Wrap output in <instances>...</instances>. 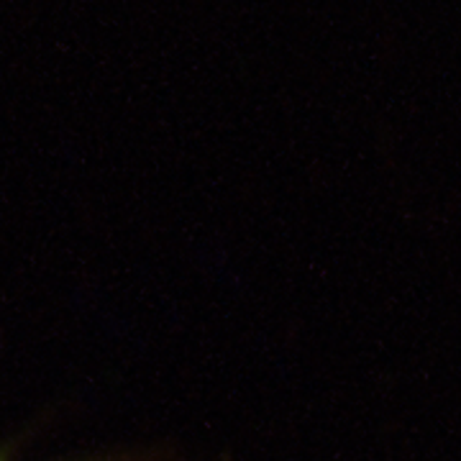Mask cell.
<instances>
[{
	"label": "cell",
	"instance_id": "1",
	"mask_svg": "<svg viewBox=\"0 0 461 461\" xmlns=\"http://www.w3.org/2000/svg\"><path fill=\"white\" fill-rule=\"evenodd\" d=\"M0 461H8V456H5V451H0Z\"/></svg>",
	"mask_w": 461,
	"mask_h": 461
}]
</instances>
